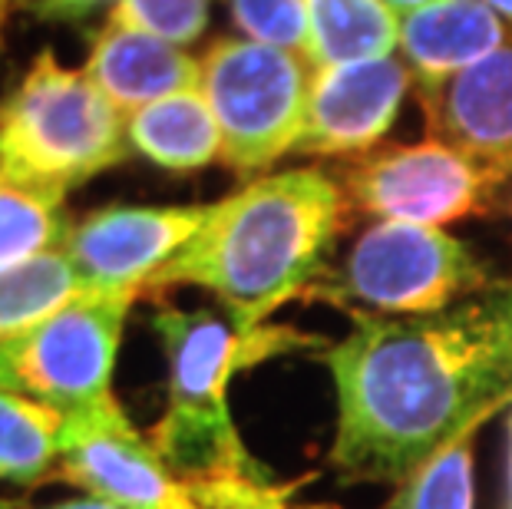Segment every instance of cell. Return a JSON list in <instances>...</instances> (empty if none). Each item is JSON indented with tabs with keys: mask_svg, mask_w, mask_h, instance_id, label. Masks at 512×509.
Segmentation results:
<instances>
[{
	"mask_svg": "<svg viewBox=\"0 0 512 509\" xmlns=\"http://www.w3.org/2000/svg\"><path fill=\"white\" fill-rule=\"evenodd\" d=\"M324 348L334 377L331 467L351 483H400L512 404V278L433 314L347 311Z\"/></svg>",
	"mask_w": 512,
	"mask_h": 509,
	"instance_id": "obj_1",
	"label": "cell"
},
{
	"mask_svg": "<svg viewBox=\"0 0 512 509\" xmlns=\"http://www.w3.org/2000/svg\"><path fill=\"white\" fill-rule=\"evenodd\" d=\"M351 202L321 169H285L245 182L222 202L189 245L149 281V295L195 285L222 301L242 328H261L288 301L311 295L328 275Z\"/></svg>",
	"mask_w": 512,
	"mask_h": 509,
	"instance_id": "obj_2",
	"label": "cell"
},
{
	"mask_svg": "<svg viewBox=\"0 0 512 509\" xmlns=\"http://www.w3.org/2000/svg\"><path fill=\"white\" fill-rule=\"evenodd\" d=\"M129 153L126 116L86 70L63 67L50 47L0 96V176L70 192Z\"/></svg>",
	"mask_w": 512,
	"mask_h": 509,
	"instance_id": "obj_3",
	"label": "cell"
},
{
	"mask_svg": "<svg viewBox=\"0 0 512 509\" xmlns=\"http://www.w3.org/2000/svg\"><path fill=\"white\" fill-rule=\"evenodd\" d=\"M314 67L288 50L219 37L202 57V93L222 133V162L258 176L298 149Z\"/></svg>",
	"mask_w": 512,
	"mask_h": 509,
	"instance_id": "obj_4",
	"label": "cell"
},
{
	"mask_svg": "<svg viewBox=\"0 0 512 509\" xmlns=\"http://www.w3.org/2000/svg\"><path fill=\"white\" fill-rule=\"evenodd\" d=\"M473 248L443 229L374 222L361 232L344 265L324 275L311 295L347 311L433 314L489 285Z\"/></svg>",
	"mask_w": 512,
	"mask_h": 509,
	"instance_id": "obj_5",
	"label": "cell"
},
{
	"mask_svg": "<svg viewBox=\"0 0 512 509\" xmlns=\"http://www.w3.org/2000/svg\"><path fill=\"white\" fill-rule=\"evenodd\" d=\"M136 291H86L37 328L0 344V391L63 410H113V374Z\"/></svg>",
	"mask_w": 512,
	"mask_h": 509,
	"instance_id": "obj_6",
	"label": "cell"
},
{
	"mask_svg": "<svg viewBox=\"0 0 512 509\" xmlns=\"http://www.w3.org/2000/svg\"><path fill=\"white\" fill-rule=\"evenodd\" d=\"M506 179V172L433 136L413 146L370 149L344 169L341 186L354 209L380 222L443 229L493 212Z\"/></svg>",
	"mask_w": 512,
	"mask_h": 509,
	"instance_id": "obj_7",
	"label": "cell"
},
{
	"mask_svg": "<svg viewBox=\"0 0 512 509\" xmlns=\"http://www.w3.org/2000/svg\"><path fill=\"white\" fill-rule=\"evenodd\" d=\"M152 331L159 334L169 364V407L166 414L195 420H232L228 387L245 367L268 357L311 348L318 338L294 328H242L228 314L212 308H159L152 314Z\"/></svg>",
	"mask_w": 512,
	"mask_h": 509,
	"instance_id": "obj_8",
	"label": "cell"
},
{
	"mask_svg": "<svg viewBox=\"0 0 512 509\" xmlns=\"http://www.w3.org/2000/svg\"><path fill=\"white\" fill-rule=\"evenodd\" d=\"M60 476L123 509H209L129 424L123 407L67 417Z\"/></svg>",
	"mask_w": 512,
	"mask_h": 509,
	"instance_id": "obj_9",
	"label": "cell"
},
{
	"mask_svg": "<svg viewBox=\"0 0 512 509\" xmlns=\"http://www.w3.org/2000/svg\"><path fill=\"white\" fill-rule=\"evenodd\" d=\"M205 219L209 205H106L73 222L63 252L93 291L146 295Z\"/></svg>",
	"mask_w": 512,
	"mask_h": 509,
	"instance_id": "obj_10",
	"label": "cell"
},
{
	"mask_svg": "<svg viewBox=\"0 0 512 509\" xmlns=\"http://www.w3.org/2000/svg\"><path fill=\"white\" fill-rule=\"evenodd\" d=\"M413 73L397 57L321 67L311 77L308 113L294 153L364 156L397 123Z\"/></svg>",
	"mask_w": 512,
	"mask_h": 509,
	"instance_id": "obj_11",
	"label": "cell"
},
{
	"mask_svg": "<svg viewBox=\"0 0 512 509\" xmlns=\"http://www.w3.org/2000/svg\"><path fill=\"white\" fill-rule=\"evenodd\" d=\"M423 110L437 139L512 176V43L456 73Z\"/></svg>",
	"mask_w": 512,
	"mask_h": 509,
	"instance_id": "obj_12",
	"label": "cell"
},
{
	"mask_svg": "<svg viewBox=\"0 0 512 509\" xmlns=\"http://www.w3.org/2000/svg\"><path fill=\"white\" fill-rule=\"evenodd\" d=\"M509 24L483 0H427L400 14V50L420 100L506 47Z\"/></svg>",
	"mask_w": 512,
	"mask_h": 509,
	"instance_id": "obj_13",
	"label": "cell"
},
{
	"mask_svg": "<svg viewBox=\"0 0 512 509\" xmlns=\"http://www.w3.org/2000/svg\"><path fill=\"white\" fill-rule=\"evenodd\" d=\"M83 70L123 116L143 110L162 96L202 86V60L159 37L116 27L110 20L93 37Z\"/></svg>",
	"mask_w": 512,
	"mask_h": 509,
	"instance_id": "obj_14",
	"label": "cell"
},
{
	"mask_svg": "<svg viewBox=\"0 0 512 509\" xmlns=\"http://www.w3.org/2000/svg\"><path fill=\"white\" fill-rule=\"evenodd\" d=\"M129 149L166 172H199L222 159V133L199 90H182L126 116Z\"/></svg>",
	"mask_w": 512,
	"mask_h": 509,
	"instance_id": "obj_15",
	"label": "cell"
},
{
	"mask_svg": "<svg viewBox=\"0 0 512 509\" xmlns=\"http://www.w3.org/2000/svg\"><path fill=\"white\" fill-rule=\"evenodd\" d=\"M308 24L314 70L394 57L400 47V14L387 0H308Z\"/></svg>",
	"mask_w": 512,
	"mask_h": 509,
	"instance_id": "obj_16",
	"label": "cell"
},
{
	"mask_svg": "<svg viewBox=\"0 0 512 509\" xmlns=\"http://www.w3.org/2000/svg\"><path fill=\"white\" fill-rule=\"evenodd\" d=\"M86 291L93 288L63 248L0 268V344L37 328Z\"/></svg>",
	"mask_w": 512,
	"mask_h": 509,
	"instance_id": "obj_17",
	"label": "cell"
},
{
	"mask_svg": "<svg viewBox=\"0 0 512 509\" xmlns=\"http://www.w3.org/2000/svg\"><path fill=\"white\" fill-rule=\"evenodd\" d=\"M67 414L43 400L0 391V480L34 486L60 470Z\"/></svg>",
	"mask_w": 512,
	"mask_h": 509,
	"instance_id": "obj_18",
	"label": "cell"
},
{
	"mask_svg": "<svg viewBox=\"0 0 512 509\" xmlns=\"http://www.w3.org/2000/svg\"><path fill=\"white\" fill-rule=\"evenodd\" d=\"M63 199L67 192L0 176V268L63 248L73 229Z\"/></svg>",
	"mask_w": 512,
	"mask_h": 509,
	"instance_id": "obj_19",
	"label": "cell"
},
{
	"mask_svg": "<svg viewBox=\"0 0 512 509\" xmlns=\"http://www.w3.org/2000/svg\"><path fill=\"white\" fill-rule=\"evenodd\" d=\"M473 443L463 433L397 483L384 509H473Z\"/></svg>",
	"mask_w": 512,
	"mask_h": 509,
	"instance_id": "obj_20",
	"label": "cell"
},
{
	"mask_svg": "<svg viewBox=\"0 0 512 509\" xmlns=\"http://www.w3.org/2000/svg\"><path fill=\"white\" fill-rule=\"evenodd\" d=\"M212 20V0H116L110 24L159 37L172 47H192Z\"/></svg>",
	"mask_w": 512,
	"mask_h": 509,
	"instance_id": "obj_21",
	"label": "cell"
},
{
	"mask_svg": "<svg viewBox=\"0 0 512 509\" xmlns=\"http://www.w3.org/2000/svg\"><path fill=\"white\" fill-rule=\"evenodd\" d=\"M228 14L245 40L288 50L294 57L308 60V0H228Z\"/></svg>",
	"mask_w": 512,
	"mask_h": 509,
	"instance_id": "obj_22",
	"label": "cell"
},
{
	"mask_svg": "<svg viewBox=\"0 0 512 509\" xmlns=\"http://www.w3.org/2000/svg\"><path fill=\"white\" fill-rule=\"evenodd\" d=\"M116 0H24V7L47 24H83Z\"/></svg>",
	"mask_w": 512,
	"mask_h": 509,
	"instance_id": "obj_23",
	"label": "cell"
},
{
	"mask_svg": "<svg viewBox=\"0 0 512 509\" xmlns=\"http://www.w3.org/2000/svg\"><path fill=\"white\" fill-rule=\"evenodd\" d=\"M0 509H123L110 500H100V496H76V500H63V503H50V506H30V503H7L0 500Z\"/></svg>",
	"mask_w": 512,
	"mask_h": 509,
	"instance_id": "obj_24",
	"label": "cell"
},
{
	"mask_svg": "<svg viewBox=\"0 0 512 509\" xmlns=\"http://www.w3.org/2000/svg\"><path fill=\"white\" fill-rule=\"evenodd\" d=\"M486 7H493L499 17L506 20V24H512V0H483Z\"/></svg>",
	"mask_w": 512,
	"mask_h": 509,
	"instance_id": "obj_25",
	"label": "cell"
},
{
	"mask_svg": "<svg viewBox=\"0 0 512 509\" xmlns=\"http://www.w3.org/2000/svg\"><path fill=\"white\" fill-rule=\"evenodd\" d=\"M17 4H24V0H0V37H4V24L10 17V10H14Z\"/></svg>",
	"mask_w": 512,
	"mask_h": 509,
	"instance_id": "obj_26",
	"label": "cell"
},
{
	"mask_svg": "<svg viewBox=\"0 0 512 509\" xmlns=\"http://www.w3.org/2000/svg\"><path fill=\"white\" fill-rule=\"evenodd\" d=\"M390 7L397 10V14H407V10H413V7H420V4H427V0H387Z\"/></svg>",
	"mask_w": 512,
	"mask_h": 509,
	"instance_id": "obj_27",
	"label": "cell"
},
{
	"mask_svg": "<svg viewBox=\"0 0 512 509\" xmlns=\"http://www.w3.org/2000/svg\"><path fill=\"white\" fill-rule=\"evenodd\" d=\"M509 490H512V443H509Z\"/></svg>",
	"mask_w": 512,
	"mask_h": 509,
	"instance_id": "obj_28",
	"label": "cell"
},
{
	"mask_svg": "<svg viewBox=\"0 0 512 509\" xmlns=\"http://www.w3.org/2000/svg\"><path fill=\"white\" fill-rule=\"evenodd\" d=\"M301 509H331V506H301Z\"/></svg>",
	"mask_w": 512,
	"mask_h": 509,
	"instance_id": "obj_29",
	"label": "cell"
},
{
	"mask_svg": "<svg viewBox=\"0 0 512 509\" xmlns=\"http://www.w3.org/2000/svg\"><path fill=\"white\" fill-rule=\"evenodd\" d=\"M0 53H4V37H0Z\"/></svg>",
	"mask_w": 512,
	"mask_h": 509,
	"instance_id": "obj_30",
	"label": "cell"
},
{
	"mask_svg": "<svg viewBox=\"0 0 512 509\" xmlns=\"http://www.w3.org/2000/svg\"><path fill=\"white\" fill-rule=\"evenodd\" d=\"M509 212H512V192H509Z\"/></svg>",
	"mask_w": 512,
	"mask_h": 509,
	"instance_id": "obj_31",
	"label": "cell"
}]
</instances>
